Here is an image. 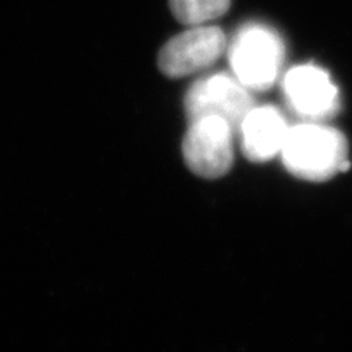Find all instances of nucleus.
Returning a JSON list of instances; mask_svg holds the SVG:
<instances>
[{
  "mask_svg": "<svg viewBox=\"0 0 352 352\" xmlns=\"http://www.w3.org/2000/svg\"><path fill=\"white\" fill-rule=\"evenodd\" d=\"M173 15L184 24L200 25L222 16L230 0H169Z\"/></svg>",
  "mask_w": 352,
  "mask_h": 352,
  "instance_id": "obj_8",
  "label": "nucleus"
},
{
  "mask_svg": "<svg viewBox=\"0 0 352 352\" xmlns=\"http://www.w3.org/2000/svg\"><path fill=\"white\" fill-rule=\"evenodd\" d=\"M283 62V43L263 24L242 27L229 46L235 78L250 91H266L276 82Z\"/></svg>",
  "mask_w": 352,
  "mask_h": 352,
  "instance_id": "obj_2",
  "label": "nucleus"
},
{
  "mask_svg": "<svg viewBox=\"0 0 352 352\" xmlns=\"http://www.w3.org/2000/svg\"><path fill=\"white\" fill-rule=\"evenodd\" d=\"M236 129L217 116H200L190 120L182 153L186 166L201 178L225 176L234 163Z\"/></svg>",
  "mask_w": 352,
  "mask_h": 352,
  "instance_id": "obj_3",
  "label": "nucleus"
},
{
  "mask_svg": "<svg viewBox=\"0 0 352 352\" xmlns=\"http://www.w3.org/2000/svg\"><path fill=\"white\" fill-rule=\"evenodd\" d=\"M252 107L254 98L248 88L235 76L226 74H214L197 81L185 97V110L190 120L217 116L228 120L236 131Z\"/></svg>",
  "mask_w": 352,
  "mask_h": 352,
  "instance_id": "obj_4",
  "label": "nucleus"
},
{
  "mask_svg": "<svg viewBox=\"0 0 352 352\" xmlns=\"http://www.w3.org/2000/svg\"><path fill=\"white\" fill-rule=\"evenodd\" d=\"M283 93L294 112L307 119H326L338 112L339 90L330 75L316 65H300L283 78Z\"/></svg>",
  "mask_w": 352,
  "mask_h": 352,
  "instance_id": "obj_6",
  "label": "nucleus"
},
{
  "mask_svg": "<svg viewBox=\"0 0 352 352\" xmlns=\"http://www.w3.org/2000/svg\"><path fill=\"white\" fill-rule=\"evenodd\" d=\"M241 148L252 163H266L280 154L289 125L276 107H252L238 128Z\"/></svg>",
  "mask_w": 352,
  "mask_h": 352,
  "instance_id": "obj_7",
  "label": "nucleus"
},
{
  "mask_svg": "<svg viewBox=\"0 0 352 352\" xmlns=\"http://www.w3.org/2000/svg\"><path fill=\"white\" fill-rule=\"evenodd\" d=\"M280 156L291 175L311 182L327 181L348 168L345 137L314 120L289 126Z\"/></svg>",
  "mask_w": 352,
  "mask_h": 352,
  "instance_id": "obj_1",
  "label": "nucleus"
},
{
  "mask_svg": "<svg viewBox=\"0 0 352 352\" xmlns=\"http://www.w3.org/2000/svg\"><path fill=\"white\" fill-rule=\"evenodd\" d=\"M226 47L223 31L217 27H195L173 37L159 53L160 71L172 76L194 74L213 65Z\"/></svg>",
  "mask_w": 352,
  "mask_h": 352,
  "instance_id": "obj_5",
  "label": "nucleus"
}]
</instances>
